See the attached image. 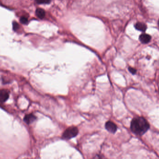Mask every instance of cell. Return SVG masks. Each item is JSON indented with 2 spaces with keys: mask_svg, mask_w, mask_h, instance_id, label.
<instances>
[{
  "mask_svg": "<svg viewBox=\"0 0 159 159\" xmlns=\"http://www.w3.org/2000/svg\"><path fill=\"white\" fill-rule=\"evenodd\" d=\"M149 128V123L146 118L142 117L133 118L131 122L132 132L139 136L145 134Z\"/></svg>",
  "mask_w": 159,
  "mask_h": 159,
  "instance_id": "6da1fadb",
  "label": "cell"
},
{
  "mask_svg": "<svg viewBox=\"0 0 159 159\" xmlns=\"http://www.w3.org/2000/svg\"><path fill=\"white\" fill-rule=\"evenodd\" d=\"M78 132V128L76 127H70L65 131L62 134V138L65 140H70L77 136Z\"/></svg>",
  "mask_w": 159,
  "mask_h": 159,
  "instance_id": "7a4b0ae2",
  "label": "cell"
},
{
  "mask_svg": "<svg viewBox=\"0 0 159 159\" xmlns=\"http://www.w3.org/2000/svg\"><path fill=\"white\" fill-rule=\"evenodd\" d=\"M105 128L109 132L111 133H115L117 131V127L114 122H112L111 121H109L106 123Z\"/></svg>",
  "mask_w": 159,
  "mask_h": 159,
  "instance_id": "3957f363",
  "label": "cell"
},
{
  "mask_svg": "<svg viewBox=\"0 0 159 159\" xmlns=\"http://www.w3.org/2000/svg\"><path fill=\"white\" fill-rule=\"evenodd\" d=\"M151 36L147 34H142L139 36L140 41L141 43L144 44L148 43L151 41Z\"/></svg>",
  "mask_w": 159,
  "mask_h": 159,
  "instance_id": "277c9868",
  "label": "cell"
},
{
  "mask_svg": "<svg viewBox=\"0 0 159 159\" xmlns=\"http://www.w3.org/2000/svg\"><path fill=\"white\" fill-rule=\"evenodd\" d=\"M134 27L137 30L142 32H145L147 29V26L145 23L141 22H138L134 25Z\"/></svg>",
  "mask_w": 159,
  "mask_h": 159,
  "instance_id": "5b68a950",
  "label": "cell"
},
{
  "mask_svg": "<svg viewBox=\"0 0 159 159\" xmlns=\"http://www.w3.org/2000/svg\"><path fill=\"white\" fill-rule=\"evenodd\" d=\"M36 117L35 115L32 114H30L28 115H26L24 117V120L25 122L28 124L31 123L33 122L35 120H36Z\"/></svg>",
  "mask_w": 159,
  "mask_h": 159,
  "instance_id": "8992f818",
  "label": "cell"
},
{
  "mask_svg": "<svg viewBox=\"0 0 159 159\" xmlns=\"http://www.w3.org/2000/svg\"><path fill=\"white\" fill-rule=\"evenodd\" d=\"M9 97L8 92L5 90L0 91V102H3L7 100Z\"/></svg>",
  "mask_w": 159,
  "mask_h": 159,
  "instance_id": "52a82bcc",
  "label": "cell"
},
{
  "mask_svg": "<svg viewBox=\"0 0 159 159\" xmlns=\"http://www.w3.org/2000/svg\"><path fill=\"white\" fill-rule=\"evenodd\" d=\"M35 13H36V16L40 19L44 18L45 16V12L42 8H37Z\"/></svg>",
  "mask_w": 159,
  "mask_h": 159,
  "instance_id": "ba28073f",
  "label": "cell"
},
{
  "mask_svg": "<svg viewBox=\"0 0 159 159\" xmlns=\"http://www.w3.org/2000/svg\"><path fill=\"white\" fill-rule=\"evenodd\" d=\"M51 0H35L36 3L38 4H48L50 3Z\"/></svg>",
  "mask_w": 159,
  "mask_h": 159,
  "instance_id": "9c48e42d",
  "label": "cell"
},
{
  "mask_svg": "<svg viewBox=\"0 0 159 159\" xmlns=\"http://www.w3.org/2000/svg\"><path fill=\"white\" fill-rule=\"evenodd\" d=\"M20 23L23 24H27L28 22V20L26 17H23L20 18Z\"/></svg>",
  "mask_w": 159,
  "mask_h": 159,
  "instance_id": "30bf717a",
  "label": "cell"
},
{
  "mask_svg": "<svg viewBox=\"0 0 159 159\" xmlns=\"http://www.w3.org/2000/svg\"><path fill=\"white\" fill-rule=\"evenodd\" d=\"M19 28V24L16 22H14L13 23V29L14 31H16Z\"/></svg>",
  "mask_w": 159,
  "mask_h": 159,
  "instance_id": "8fae6325",
  "label": "cell"
},
{
  "mask_svg": "<svg viewBox=\"0 0 159 159\" xmlns=\"http://www.w3.org/2000/svg\"><path fill=\"white\" fill-rule=\"evenodd\" d=\"M128 70H129V72L132 74H135V73H136V70L134 68H132V67H128Z\"/></svg>",
  "mask_w": 159,
  "mask_h": 159,
  "instance_id": "7c38bea8",
  "label": "cell"
},
{
  "mask_svg": "<svg viewBox=\"0 0 159 159\" xmlns=\"http://www.w3.org/2000/svg\"><path fill=\"white\" fill-rule=\"evenodd\" d=\"M158 25H159V21H158Z\"/></svg>",
  "mask_w": 159,
  "mask_h": 159,
  "instance_id": "4fadbf2b",
  "label": "cell"
}]
</instances>
